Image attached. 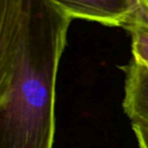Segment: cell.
I'll return each mask as SVG.
<instances>
[{
  "label": "cell",
  "instance_id": "4",
  "mask_svg": "<svg viewBox=\"0 0 148 148\" xmlns=\"http://www.w3.org/2000/svg\"><path fill=\"white\" fill-rule=\"evenodd\" d=\"M123 109L133 123L148 125V68L132 59L124 68Z\"/></svg>",
  "mask_w": 148,
  "mask_h": 148
},
{
  "label": "cell",
  "instance_id": "2",
  "mask_svg": "<svg viewBox=\"0 0 148 148\" xmlns=\"http://www.w3.org/2000/svg\"><path fill=\"white\" fill-rule=\"evenodd\" d=\"M72 19L128 28L139 22L133 0H51Z\"/></svg>",
  "mask_w": 148,
  "mask_h": 148
},
{
  "label": "cell",
  "instance_id": "7",
  "mask_svg": "<svg viewBox=\"0 0 148 148\" xmlns=\"http://www.w3.org/2000/svg\"><path fill=\"white\" fill-rule=\"evenodd\" d=\"M141 11V23H146L148 25V0H139ZM139 23V22H138Z\"/></svg>",
  "mask_w": 148,
  "mask_h": 148
},
{
  "label": "cell",
  "instance_id": "8",
  "mask_svg": "<svg viewBox=\"0 0 148 148\" xmlns=\"http://www.w3.org/2000/svg\"><path fill=\"white\" fill-rule=\"evenodd\" d=\"M133 3H134V6L136 8L137 12H138L139 15V22L141 21V11H140V4H139V0H133Z\"/></svg>",
  "mask_w": 148,
  "mask_h": 148
},
{
  "label": "cell",
  "instance_id": "5",
  "mask_svg": "<svg viewBox=\"0 0 148 148\" xmlns=\"http://www.w3.org/2000/svg\"><path fill=\"white\" fill-rule=\"evenodd\" d=\"M132 39L133 59L148 68V25L136 23L127 28Z\"/></svg>",
  "mask_w": 148,
  "mask_h": 148
},
{
  "label": "cell",
  "instance_id": "1",
  "mask_svg": "<svg viewBox=\"0 0 148 148\" xmlns=\"http://www.w3.org/2000/svg\"><path fill=\"white\" fill-rule=\"evenodd\" d=\"M72 20L51 0H22L13 77L0 104V148H53L58 71Z\"/></svg>",
  "mask_w": 148,
  "mask_h": 148
},
{
  "label": "cell",
  "instance_id": "6",
  "mask_svg": "<svg viewBox=\"0 0 148 148\" xmlns=\"http://www.w3.org/2000/svg\"><path fill=\"white\" fill-rule=\"evenodd\" d=\"M132 128L136 136L139 148H148V125L133 123Z\"/></svg>",
  "mask_w": 148,
  "mask_h": 148
},
{
  "label": "cell",
  "instance_id": "3",
  "mask_svg": "<svg viewBox=\"0 0 148 148\" xmlns=\"http://www.w3.org/2000/svg\"><path fill=\"white\" fill-rule=\"evenodd\" d=\"M22 0H0V104L11 86L21 26Z\"/></svg>",
  "mask_w": 148,
  "mask_h": 148
}]
</instances>
